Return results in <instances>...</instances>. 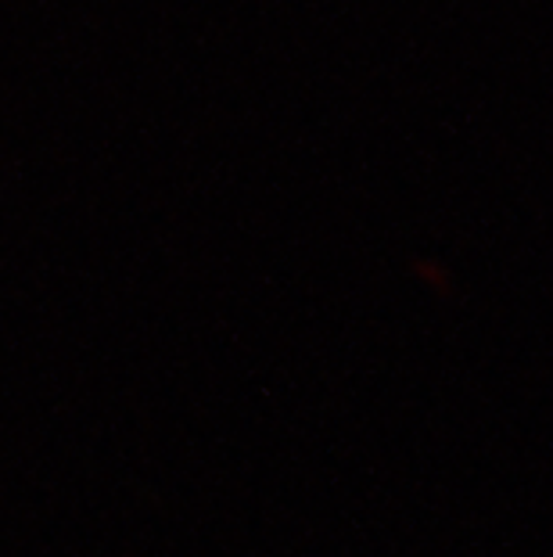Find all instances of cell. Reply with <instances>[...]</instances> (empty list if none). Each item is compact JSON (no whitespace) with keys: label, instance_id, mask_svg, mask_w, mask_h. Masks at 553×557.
Here are the masks:
<instances>
[]
</instances>
